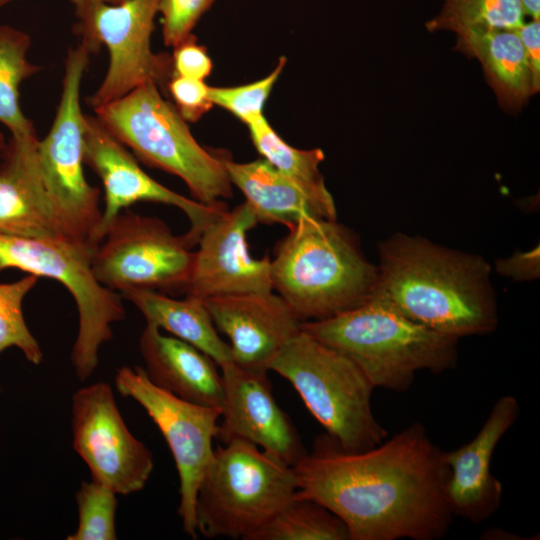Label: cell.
<instances>
[{
    "mask_svg": "<svg viewBox=\"0 0 540 540\" xmlns=\"http://www.w3.org/2000/svg\"><path fill=\"white\" fill-rule=\"evenodd\" d=\"M81 37L94 49L104 44L109 52L106 75L88 99L95 109L138 86L167 84L173 75L172 58L151 48L154 19L160 0H70Z\"/></svg>",
    "mask_w": 540,
    "mask_h": 540,
    "instance_id": "10",
    "label": "cell"
},
{
    "mask_svg": "<svg viewBox=\"0 0 540 540\" xmlns=\"http://www.w3.org/2000/svg\"><path fill=\"white\" fill-rule=\"evenodd\" d=\"M192 246L156 217L120 212L91 256L95 278L119 291L186 289L194 262Z\"/></svg>",
    "mask_w": 540,
    "mask_h": 540,
    "instance_id": "11",
    "label": "cell"
},
{
    "mask_svg": "<svg viewBox=\"0 0 540 540\" xmlns=\"http://www.w3.org/2000/svg\"><path fill=\"white\" fill-rule=\"evenodd\" d=\"M300 327L352 359L375 388L397 393L410 389L417 372L443 373L458 359V338L409 319L378 285L359 306Z\"/></svg>",
    "mask_w": 540,
    "mask_h": 540,
    "instance_id": "3",
    "label": "cell"
},
{
    "mask_svg": "<svg viewBox=\"0 0 540 540\" xmlns=\"http://www.w3.org/2000/svg\"><path fill=\"white\" fill-rule=\"evenodd\" d=\"M139 350L143 369L157 387L185 401L222 409L223 376L205 353L149 323L140 335Z\"/></svg>",
    "mask_w": 540,
    "mask_h": 540,
    "instance_id": "20",
    "label": "cell"
},
{
    "mask_svg": "<svg viewBox=\"0 0 540 540\" xmlns=\"http://www.w3.org/2000/svg\"><path fill=\"white\" fill-rule=\"evenodd\" d=\"M250 540H350V534L327 507L295 495Z\"/></svg>",
    "mask_w": 540,
    "mask_h": 540,
    "instance_id": "26",
    "label": "cell"
},
{
    "mask_svg": "<svg viewBox=\"0 0 540 540\" xmlns=\"http://www.w3.org/2000/svg\"><path fill=\"white\" fill-rule=\"evenodd\" d=\"M288 229L271 260L272 284L301 323L353 309L375 291L378 268L336 220L303 217Z\"/></svg>",
    "mask_w": 540,
    "mask_h": 540,
    "instance_id": "4",
    "label": "cell"
},
{
    "mask_svg": "<svg viewBox=\"0 0 540 540\" xmlns=\"http://www.w3.org/2000/svg\"><path fill=\"white\" fill-rule=\"evenodd\" d=\"M173 48V75L200 80H205L210 75L213 68L211 58L193 34Z\"/></svg>",
    "mask_w": 540,
    "mask_h": 540,
    "instance_id": "33",
    "label": "cell"
},
{
    "mask_svg": "<svg viewBox=\"0 0 540 540\" xmlns=\"http://www.w3.org/2000/svg\"><path fill=\"white\" fill-rule=\"evenodd\" d=\"M93 51L82 38L68 52L60 102L47 136L38 142V160L58 237L94 249L102 211L100 191L84 174L85 114L80 104L81 82Z\"/></svg>",
    "mask_w": 540,
    "mask_h": 540,
    "instance_id": "8",
    "label": "cell"
},
{
    "mask_svg": "<svg viewBox=\"0 0 540 540\" xmlns=\"http://www.w3.org/2000/svg\"><path fill=\"white\" fill-rule=\"evenodd\" d=\"M525 22L520 0H444L441 12L425 25L428 31L463 29L515 30Z\"/></svg>",
    "mask_w": 540,
    "mask_h": 540,
    "instance_id": "27",
    "label": "cell"
},
{
    "mask_svg": "<svg viewBox=\"0 0 540 540\" xmlns=\"http://www.w3.org/2000/svg\"><path fill=\"white\" fill-rule=\"evenodd\" d=\"M270 370L288 380L305 406L342 448L362 451L387 436L371 405L374 386L342 352L302 330L281 350Z\"/></svg>",
    "mask_w": 540,
    "mask_h": 540,
    "instance_id": "7",
    "label": "cell"
},
{
    "mask_svg": "<svg viewBox=\"0 0 540 540\" xmlns=\"http://www.w3.org/2000/svg\"><path fill=\"white\" fill-rule=\"evenodd\" d=\"M519 415L518 400L504 395L494 403L473 439L457 449L443 451L449 469L445 498L453 517L481 523L499 509L503 486L491 473V460L498 443Z\"/></svg>",
    "mask_w": 540,
    "mask_h": 540,
    "instance_id": "18",
    "label": "cell"
},
{
    "mask_svg": "<svg viewBox=\"0 0 540 540\" xmlns=\"http://www.w3.org/2000/svg\"><path fill=\"white\" fill-rule=\"evenodd\" d=\"M499 270L519 279L536 277L539 272L538 248L529 253H522L499 264Z\"/></svg>",
    "mask_w": 540,
    "mask_h": 540,
    "instance_id": "35",
    "label": "cell"
},
{
    "mask_svg": "<svg viewBox=\"0 0 540 540\" xmlns=\"http://www.w3.org/2000/svg\"><path fill=\"white\" fill-rule=\"evenodd\" d=\"M258 153L282 174L301 187L332 218L336 208L319 170L324 160L321 149L302 150L289 145L273 129L266 117L247 126Z\"/></svg>",
    "mask_w": 540,
    "mask_h": 540,
    "instance_id": "24",
    "label": "cell"
},
{
    "mask_svg": "<svg viewBox=\"0 0 540 540\" xmlns=\"http://www.w3.org/2000/svg\"><path fill=\"white\" fill-rule=\"evenodd\" d=\"M378 288L409 319L460 338L497 327L489 266L421 238L398 234L380 246Z\"/></svg>",
    "mask_w": 540,
    "mask_h": 540,
    "instance_id": "2",
    "label": "cell"
},
{
    "mask_svg": "<svg viewBox=\"0 0 540 540\" xmlns=\"http://www.w3.org/2000/svg\"><path fill=\"white\" fill-rule=\"evenodd\" d=\"M526 54L536 92L540 89V20L531 19L515 29Z\"/></svg>",
    "mask_w": 540,
    "mask_h": 540,
    "instance_id": "34",
    "label": "cell"
},
{
    "mask_svg": "<svg viewBox=\"0 0 540 540\" xmlns=\"http://www.w3.org/2000/svg\"><path fill=\"white\" fill-rule=\"evenodd\" d=\"M287 58H279L274 69L257 81L231 87L210 86V99L218 106L242 121L245 125L264 117V106L278 81Z\"/></svg>",
    "mask_w": 540,
    "mask_h": 540,
    "instance_id": "30",
    "label": "cell"
},
{
    "mask_svg": "<svg viewBox=\"0 0 540 540\" xmlns=\"http://www.w3.org/2000/svg\"><path fill=\"white\" fill-rule=\"evenodd\" d=\"M120 295L136 306L146 323L193 345L220 368L233 363L230 346L219 336L204 300L189 295L178 300L154 290H131Z\"/></svg>",
    "mask_w": 540,
    "mask_h": 540,
    "instance_id": "23",
    "label": "cell"
},
{
    "mask_svg": "<svg viewBox=\"0 0 540 540\" xmlns=\"http://www.w3.org/2000/svg\"><path fill=\"white\" fill-rule=\"evenodd\" d=\"M456 50L477 59L500 106L520 110L536 94L523 45L515 30L463 29Z\"/></svg>",
    "mask_w": 540,
    "mask_h": 540,
    "instance_id": "22",
    "label": "cell"
},
{
    "mask_svg": "<svg viewBox=\"0 0 540 540\" xmlns=\"http://www.w3.org/2000/svg\"><path fill=\"white\" fill-rule=\"evenodd\" d=\"M217 331L230 340L238 367L267 374L281 350L301 331V322L279 295L250 292L204 300Z\"/></svg>",
    "mask_w": 540,
    "mask_h": 540,
    "instance_id": "16",
    "label": "cell"
},
{
    "mask_svg": "<svg viewBox=\"0 0 540 540\" xmlns=\"http://www.w3.org/2000/svg\"><path fill=\"white\" fill-rule=\"evenodd\" d=\"M114 382L120 395L142 406L166 440L179 476L182 528L196 539V493L213 457L221 409L185 401L157 387L140 366L119 368Z\"/></svg>",
    "mask_w": 540,
    "mask_h": 540,
    "instance_id": "12",
    "label": "cell"
},
{
    "mask_svg": "<svg viewBox=\"0 0 540 540\" xmlns=\"http://www.w3.org/2000/svg\"><path fill=\"white\" fill-rule=\"evenodd\" d=\"M93 250L60 238L0 234V271L18 269L54 279L72 295L79 324L71 362L80 381L95 372L101 347L113 337L112 324L125 319L123 297L103 286L92 272Z\"/></svg>",
    "mask_w": 540,
    "mask_h": 540,
    "instance_id": "9",
    "label": "cell"
},
{
    "mask_svg": "<svg viewBox=\"0 0 540 540\" xmlns=\"http://www.w3.org/2000/svg\"><path fill=\"white\" fill-rule=\"evenodd\" d=\"M297 492L293 467L245 440L214 449L195 500L197 534L250 540Z\"/></svg>",
    "mask_w": 540,
    "mask_h": 540,
    "instance_id": "6",
    "label": "cell"
},
{
    "mask_svg": "<svg viewBox=\"0 0 540 540\" xmlns=\"http://www.w3.org/2000/svg\"><path fill=\"white\" fill-rule=\"evenodd\" d=\"M30 44V37L24 31L0 25V122L13 137L36 134L19 102L21 83L40 69L27 58Z\"/></svg>",
    "mask_w": 540,
    "mask_h": 540,
    "instance_id": "25",
    "label": "cell"
},
{
    "mask_svg": "<svg viewBox=\"0 0 540 540\" xmlns=\"http://www.w3.org/2000/svg\"><path fill=\"white\" fill-rule=\"evenodd\" d=\"M257 224L245 201L221 211L206 224L197 241L187 295L205 300L273 290L271 259H256L249 252L247 233Z\"/></svg>",
    "mask_w": 540,
    "mask_h": 540,
    "instance_id": "15",
    "label": "cell"
},
{
    "mask_svg": "<svg viewBox=\"0 0 540 540\" xmlns=\"http://www.w3.org/2000/svg\"><path fill=\"white\" fill-rule=\"evenodd\" d=\"M293 470L296 495L337 515L350 540H438L451 527L449 469L421 422L362 451L320 435Z\"/></svg>",
    "mask_w": 540,
    "mask_h": 540,
    "instance_id": "1",
    "label": "cell"
},
{
    "mask_svg": "<svg viewBox=\"0 0 540 540\" xmlns=\"http://www.w3.org/2000/svg\"><path fill=\"white\" fill-rule=\"evenodd\" d=\"M524 14L531 19L539 20L540 18V0H520Z\"/></svg>",
    "mask_w": 540,
    "mask_h": 540,
    "instance_id": "36",
    "label": "cell"
},
{
    "mask_svg": "<svg viewBox=\"0 0 540 540\" xmlns=\"http://www.w3.org/2000/svg\"><path fill=\"white\" fill-rule=\"evenodd\" d=\"M96 117L144 163L179 177L194 199L209 206L231 198L220 154L201 146L159 86L146 83L94 109Z\"/></svg>",
    "mask_w": 540,
    "mask_h": 540,
    "instance_id": "5",
    "label": "cell"
},
{
    "mask_svg": "<svg viewBox=\"0 0 540 540\" xmlns=\"http://www.w3.org/2000/svg\"><path fill=\"white\" fill-rule=\"evenodd\" d=\"M73 449L97 480L118 495L141 491L154 460L150 449L128 429L109 383L81 387L72 396Z\"/></svg>",
    "mask_w": 540,
    "mask_h": 540,
    "instance_id": "13",
    "label": "cell"
},
{
    "mask_svg": "<svg viewBox=\"0 0 540 540\" xmlns=\"http://www.w3.org/2000/svg\"><path fill=\"white\" fill-rule=\"evenodd\" d=\"M215 0H160L162 34L166 46L174 47L190 34Z\"/></svg>",
    "mask_w": 540,
    "mask_h": 540,
    "instance_id": "31",
    "label": "cell"
},
{
    "mask_svg": "<svg viewBox=\"0 0 540 540\" xmlns=\"http://www.w3.org/2000/svg\"><path fill=\"white\" fill-rule=\"evenodd\" d=\"M7 143L5 142L3 134L0 132V156L3 155Z\"/></svg>",
    "mask_w": 540,
    "mask_h": 540,
    "instance_id": "37",
    "label": "cell"
},
{
    "mask_svg": "<svg viewBox=\"0 0 540 540\" xmlns=\"http://www.w3.org/2000/svg\"><path fill=\"white\" fill-rule=\"evenodd\" d=\"M83 159L99 176L104 188V209L97 231V244L103 238L112 220L132 204L140 201L162 203L184 212L190 221L185 236L192 245L197 244L202 229L218 213L227 209L223 202L205 205L187 198L150 177L97 118L84 116Z\"/></svg>",
    "mask_w": 540,
    "mask_h": 540,
    "instance_id": "14",
    "label": "cell"
},
{
    "mask_svg": "<svg viewBox=\"0 0 540 540\" xmlns=\"http://www.w3.org/2000/svg\"><path fill=\"white\" fill-rule=\"evenodd\" d=\"M10 1H14V0H0V7L5 5L6 3L10 2Z\"/></svg>",
    "mask_w": 540,
    "mask_h": 540,
    "instance_id": "39",
    "label": "cell"
},
{
    "mask_svg": "<svg viewBox=\"0 0 540 540\" xmlns=\"http://www.w3.org/2000/svg\"><path fill=\"white\" fill-rule=\"evenodd\" d=\"M117 493L109 486L90 479L82 481L75 499L78 526L67 540H116Z\"/></svg>",
    "mask_w": 540,
    "mask_h": 540,
    "instance_id": "29",
    "label": "cell"
},
{
    "mask_svg": "<svg viewBox=\"0 0 540 540\" xmlns=\"http://www.w3.org/2000/svg\"><path fill=\"white\" fill-rule=\"evenodd\" d=\"M225 399L216 438L245 440L293 467L307 453L288 415L279 407L267 374L234 363L221 368Z\"/></svg>",
    "mask_w": 540,
    "mask_h": 540,
    "instance_id": "17",
    "label": "cell"
},
{
    "mask_svg": "<svg viewBox=\"0 0 540 540\" xmlns=\"http://www.w3.org/2000/svg\"><path fill=\"white\" fill-rule=\"evenodd\" d=\"M38 142L36 134L12 136L2 155L0 234L59 238L41 176Z\"/></svg>",
    "mask_w": 540,
    "mask_h": 540,
    "instance_id": "19",
    "label": "cell"
},
{
    "mask_svg": "<svg viewBox=\"0 0 540 540\" xmlns=\"http://www.w3.org/2000/svg\"><path fill=\"white\" fill-rule=\"evenodd\" d=\"M37 282V276L28 274L11 283H0V354L16 347L34 365L43 361V352L25 322L23 301Z\"/></svg>",
    "mask_w": 540,
    "mask_h": 540,
    "instance_id": "28",
    "label": "cell"
},
{
    "mask_svg": "<svg viewBox=\"0 0 540 540\" xmlns=\"http://www.w3.org/2000/svg\"><path fill=\"white\" fill-rule=\"evenodd\" d=\"M167 88L174 106L186 122H196L212 107L210 86L205 80L173 75Z\"/></svg>",
    "mask_w": 540,
    "mask_h": 540,
    "instance_id": "32",
    "label": "cell"
},
{
    "mask_svg": "<svg viewBox=\"0 0 540 540\" xmlns=\"http://www.w3.org/2000/svg\"><path fill=\"white\" fill-rule=\"evenodd\" d=\"M220 156L232 185L244 194L258 223L290 228L303 217L336 220L265 159L242 163Z\"/></svg>",
    "mask_w": 540,
    "mask_h": 540,
    "instance_id": "21",
    "label": "cell"
},
{
    "mask_svg": "<svg viewBox=\"0 0 540 540\" xmlns=\"http://www.w3.org/2000/svg\"><path fill=\"white\" fill-rule=\"evenodd\" d=\"M101 1H104L106 3H110V4H117V3H120L124 0H101Z\"/></svg>",
    "mask_w": 540,
    "mask_h": 540,
    "instance_id": "38",
    "label": "cell"
}]
</instances>
